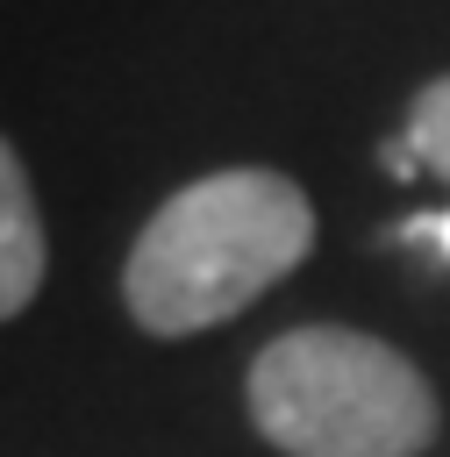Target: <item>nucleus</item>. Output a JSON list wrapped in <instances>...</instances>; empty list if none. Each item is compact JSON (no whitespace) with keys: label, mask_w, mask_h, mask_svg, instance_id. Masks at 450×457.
I'll list each match as a JSON object with an SVG mask.
<instances>
[{"label":"nucleus","mask_w":450,"mask_h":457,"mask_svg":"<svg viewBox=\"0 0 450 457\" xmlns=\"http://www.w3.org/2000/svg\"><path fill=\"white\" fill-rule=\"evenodd\" d=\"M314 250V207L286 171L229 164L179 186L129 243L121 307L143 336L179 343L236 321Z\"/></svg>","instance_id":"nucleus-1"},{"label":"nucleus","mask_w":450,"mask_h":457,"mask_svg":"<svg viewBox=\"0 0 450 457\" xmlns=\"http://www.w3.org/2000/svg\"><path fill=\"white\" fill-rule=\"evenodd\" d=\"M250 421L286 457H414L436 436L429 378L364 328H286L250 357Z\"/></svg>","instance_id":"nucleus-2"},{"label":"nucleus","mask_w":450,"mask_h":457,"mask_svg":"<svg viewBox=\"0 0 450 457\" xmlns=\"http://www.w3.org/2000/svg\"><path fill=\"white\" fill-rule=\"evenodd\" d=\"M50 271V236H43V207L29 186V164L14 157V143L0 136V321H14Z\"/></svg>","instance_id":"nucleus-3"},{"label":"nucleus","mask_w":450,"mask_h":457,"mask_svg":"<svg viewBox=\"0 0 450 457\" xmlns=\"http://www.w3.org/2000/svg\"><path fill=\"white\" fill-rule=\"evenodd\" d=\"M407 143L421 150V164H429V171H443V179H450V71H443V79H429V86L414 93V107H407Z\"/></svg>","instance_id":"nucleus-4"},{"label":"nucleus","mask_w":450,"mask_h":457,"mask_svg":"<svg viewBox=\"0 0 450 457\" xmlns=\"http://www.w3.org/2000/svg\"><path fill=\"white\" fill-rule=\"evenodd\" d=\"M400 243L450 264V207H443V214H407V221H400Z\"/></svg>","instance_id":"nucleus-5"},{"label":"nucleus","mask_w":450,"mask_h":457,"mask_svg":"<svg viewBox=\"0 0 450 457\" xmlns=\"http://www.w3.org/2000/svg\"><path fill=\"white\" fill-rule=\"evenodd\" d=\"M386 171H393V179H414V171H421V150H414V143H393V150H386Z\"/></svg>","instance_id":"nucleus-6"}]
</instances>
